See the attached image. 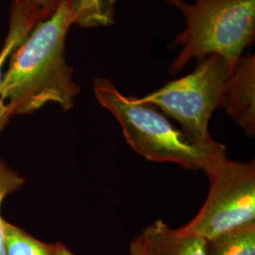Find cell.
<instances>
[{
    "label": "cell",
    "instance_id": "obj_1",
    "mask_svg": "<svg viewBox=\"0 0 255 255\" xmlns=\"http://www.w3.org/2000/svg\"><path fill=\"white\" fill-rule=\"evenodd\" d=\"M74 25L71 3L61 0L47 18L38 23L9 57L0 85V100L10 118L27 115L48 103L72 109L81 87L66 62V37Z\"/></svg>",
    "mask_w": 255,
    "mask_h": 255
},
{
    "label": "cell",
    "instance_id": "obj_2",
    "mask_svg": "<svg viewBox=\"0 0 255 255\" xmlns=\"http://www.w3.org/2000/svg\"><path fill=\"white\" fill-rule=\"evenodd\" d=\"M93 89L101 106L119 121L128 144L148 161L174 163L206 172L227 157L223 144L194 139L175 127L153 105L121 94L109 79L96 78Z\"/></svg>",
    "mask_w": 255,
    "mask_h": 255
},
{
    "label": "cell",
    "instance_id": "obj_3",
    "mask_svg": "<svg viewBox=\"0 0 255 255\" xmlns=\"http://www.w3.org/2000/svg\"><path fill=\"white\" fill-rule=\"evenodd\" d=\"M181 12L185 29L170 46L181 51L168 68L171 75L181 72L191 62L198 63L212 54L219 55L234 71L242 53L255 39V0H164Z\"/></svg>",
    "mask_w": 255,
    "mask_h": 255
},
{
    "label": "cell",
    "instance_id": "obj_4",
    "mask_svg": "<svg viewBox=\"0 0 255 255\" xmlns=\"http://www.w3.org/2000/svg\"><path fill=\"white\" fill-rule=\"evenodd\" d=\"M230 75L228 65L219 55H209L198 63L192 73L168 82L139 100L175 119L194 139L209 143L213 141L210 119L220 108Z\"/></svg>",
    "mask_w": 255,
    "mask_h": 255
},
{
    "label": "cell",
    "instance_id": "obj_5",
    "mask_svg": "<svg viewBox=\"0 0 255 255\" xmlns=\"http://www.w3.org/2000/svg\"><path fill=\"white\" fill-rule=\"evenodd\" d=\"M205 173L209 194L197 216L179 229L210 241L215 237L255 222V163L235 162L227 157Z\"/></svg>",
    "mask_w": 255,
    "mask_h": 255
},
{
    "label": "cell",
    "instance_id": "obj_6",
    "mask_svg": "<svg viewBox=\"0 0 255 255\" xmlns=\"http://www.w3.org/2000/svg\"><path fill=\"white\" fill-rule=\"evenodd\" d=\"M220 108L243 129L255 136V56L241 58L225 84Z\"/></svg>",
    "mask_w": 255,
    "mask_h": 255
},
{
    "label": "cell",
    "instance_id": "obj_7",
    "mask_svg": "<svg viewBox=\"0 0 255 255\" xmlns=\"http://www.w3.org/2000/svg\"><path fill=\"white\" fill-rule=\"evenodd\" d=\"M54 9L46 8L39 0H12L9 8V29L0 50V85L3 68L10 55L27 38L37 24L47 18Z\"/></svg>",
    "mask_w": 255,
    "mask_h": 255
},
{
    "label": "cell",
    "instance_id": "obj_8",
    "mask_svg": "<svg viewBox=\"0 0 255 255\" xmlns=\"http://www.w3.org/2000/svg\"><path fill=\"white\" fill-rule=\"evenodd\" d=\"M142 235L149 255H209L206 239L171 229L162 219L147 226Z\"/></svg>",
    "mask_w": 255,
    "mask_h": 255
},
{
    "label": "cell",
    "instance_id": "obj_9",
    "mask_svg": "<svg viewBox=\"0 0 255 255\" xmlns=\"http://www.w3.org/2000/svg\"><path fill=\"white\" fill-rule=\"evenodd\" d=\"M209 255H255V222L208 241Z\"/></svg>",
    "mask_w": 255,
    "mask_h": 255
},
{
    "label": "cell",
    "instance_id": "obj_10",
    "mask_svg": "<svg viewBox=\"0 0 255 255\" xmlns=\"http://www.w3.org/2000/svg\"><path fill=\"white\" fill-rule=\"evenodd\" d=\"M117 0H74V25L84 28L106 27L115 22Z\"/></svg>",
    "mask_w": 255,
    "mask_h": 255
},
{
    "label": "cell",
    "instance_id": "obj_11",
    "mask_svg": "<svg viewBox=\"0 0 255 255\" xmlns=\"http://www.w3.org/2000/svg\"><path fill=\"white\" fill-rule=\"evenodd\" d=\"M7 255H53V243L43 242L3 219Z\"/></svg>",
    "mask_w": 255,
    "mask_h": 255
},
{
    "label": "cell",
    "instance_id": "obj_12",
    "mask_svg": "<svg viewBox=\"0 0 255 255\" xmlns=\"http://www.w3.org/2000/svg\"><path fill=\"white\" fill-rule=\"evenodd\" d=\"M24 184V179L8 165L0 162V209L2 202L7 196L20 189ZM3 218L0 213V255H6V245L3 228Z\"/></svg>",
    "mask_w": 255,
    "mask_h": 255
},
{
    "label": "cell",
    "instance_id": "obj_13",
    "mask_svg": "<svg viewBox=\"0 0 255 255\" xmlns=\"http://www.w3.org/2000/svg\"><path fill=\"white\" fill-rule=\"evenodd\" d=\"M128 255H149L146 238L143 235L138 236L131 241Z\"/></svg>",
    "mask_w": 255,
    "mask_h": 255
},
{
    "label": "cell",
    "instance_id": "obj_14",
    "mask_svg": "<svg viewBox=\"0 0 255 255\" xmlns=\"http://www.w3.org/2000/svg\"><path fill=\"white\" fill-rule=\"evenodd\" d=\"M9 119H10V115H9V109L6 103L2 100H0V133L2 129L8 124Z\"/></svg>",
    "mask_w": 255,
    "mask_h": 255
},
{
    "label": "cell",
    "instance_id": "obj_15",
    "mask_svg": "<svg viewBox=\"0 0 255 255\" xmlns=\"http://www.w3.org/2000/svg\"><path fill=\"white\" fill-rule=\"evenodd\" d=\"M53 255H74L73 253L61 242L53 243Z\"/></svg>",
    "mask_w": 255,
    "mask_h": 255
},
{
    "label": "cell",
    "instance_id": "obj_16",
    "mask_svg": "<svg viewBox=\"0 0 255 255\" xmlns=\"http://www.w3.org/2000/svg\"><path fill=\"white\" fill-rule=\"evenodd\" d=\"M45 7L48 9H55L59 5L61 0H39Z\"/></svg>",
    "mask_w": 255,
    "mask_h": 255
},
{
    "label": "cell",
    "instance_id": "obj_17",
    "mask_svg": "<svg viewBox=\"0 0 255 255\" xmlns=\"http://www.w3.org/2000/svg\"><path fill=\"white\" fill-rule=\"evenodd\" d=\"M65 1H68L69 3H72L73 2L74 0H65Z\"/></svg>",
    "mask_w": 255,
    "mask_h": 255
}]
</instances>
